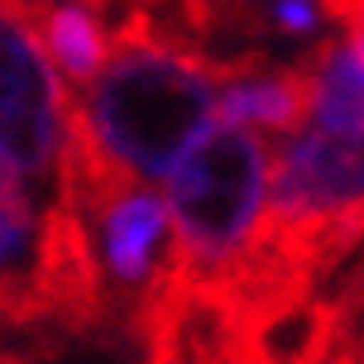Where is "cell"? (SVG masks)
<instances>
[{"label": "cell", "mask_w": 364, "mask_h": 364, "mask_svg": "<svg viewBox=\"0 0 364 364\" xmlns=\"http://www.w3.org/2000/svg\"><path fill=\"white\" fill-rule=\"evenodd\" d=\"M82 220L96 240V259H101L110 302H115V316H120V331H125L134 302L154 288V278H159V269L168 264V250H173L168 206L149 187H125Z\"/></svg>", "instance_id": "cell-4"}, {"label": "cell", "mask_w": 364, "mask_h": 364, "mask_svg": "<svg viewBox=\"0 0 364 364\" xmlns=\"http://www.w3.org/2000/svg\"><path fill=\"white\" fill-rule=\"evenodd\" d=\"M43 53L53 58L77 91L91 87L115 53L110 38V5H29Z\"/></svg>", "instance_id": "cell-7"}, {"label": "cell", "mask_w": 364, "mask_h": 364, "mask_svg": "<svg viewBox=\"0 0 364 364\" xmlns=\"http://www.w3.org/2000/svg\"><path fill=\"white\" fill-rule=\"evenodd\" d=\"M326 19L341 24V43H346L350 63L364 73V0H355V5H326Z\"/></svg>", "instance_id": "cell-8"}, {"label": "cell", "mask_w": 364, "mask_h": 364, "mask_svg": "<svg viewBox=\"0 0 364 364\" xmlns=\"http://www.w3.org/2000/svg\"><path fill=\"white\" fill-rule=\"evenodd\" d=\"M110 38L115 53L101 77L73 96V115L120 178L139 187L164 182L220 110V77L201 58L139 38L125 5H110Z\"/></svg>", "instance_id": "cell-1"}, {"label": "cell", "mask_w": 364, "mask_h": 364, "mask_svg": "<svg viewBox=\"0 0 364 364\" xmlns=\"http://www.w3.org/2000/svg\"><path fill=\"white\" fill-rule=\"evenodd\" d=\"M273 154L259 129L216 125L168 178L173 259L187 278L220 283L264 225Z\"/></svg>", "instance_id": "cell-2"}, {"label": "cell", "mask_w": 364, "mask_h": 364, "mask_svg": "<svg viewBox=\"0 0 364 364\" xmlns=\"http://www.w3.org/2000/svg\"><path fill=\"white\" fill-rule=\"evenodd\" d=\"M302 120H311L307 63H264L220 87V125H259L278 129V134H297Z\"/></svg>", "instance_id": "cell-6"}, {"label": "cell", "mask_w": 364, "mask_h": 364, "mask_svg": "<svg viewBox=\"0 0 364 364\" xmlns=\"http://www.w3.org/2000/svg\"><path fill=\"white\" fill-rule=\"evenodd\" d=\"M68 110L73 91L58 82L29 5H0V168L24 187H58Z\"/></svg>", "instance_id": "cell-3"}, {"label": "cell", "mask_w": 364, "mask_h": 364, "mask_svg": "<svg viewBox=\"0 0 364 364\" xmlns=\"http://www.w3.org/2000/svg\"><path fill=\"white\" fill-rule=\"evenodd\" d=\"M273 34H316L326 24V5H269Z\"/></svg>", "instance_id": "cell-9"}, {"label": "cell", "mask_w": 364, "mask_h": 364, "mask_svg": "<svg viewBox=\"0 0 364 364\" xmlns=\"http://www.w3.org/2000/svg\"><path fill=\"white\" fill-rule=\"evenodd\" d=\"M0 326H43V211L0 168Z\"/></svg>", "instance_id": "cell-5"}]
</instances>
